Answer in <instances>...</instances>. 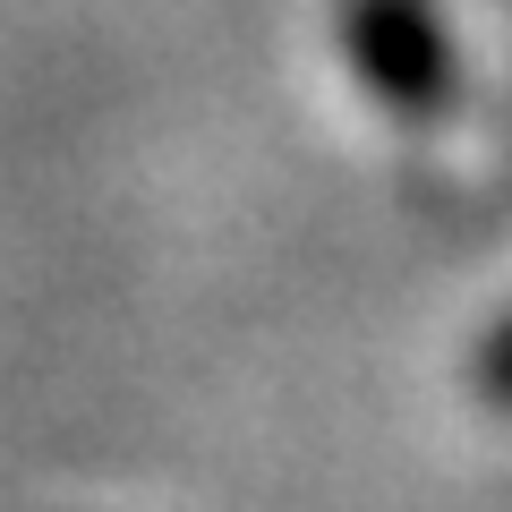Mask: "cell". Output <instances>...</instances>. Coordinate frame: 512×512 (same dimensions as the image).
I'll list each match as a JSON object with an SVG mask.
<instances>
[{"mask_svg": "<svg viewBox=\"0 0 512 512\" xmlns=\"http://www.w3.org/2000/svg\"><path fill=\"white\" fill-rule=\"evenodd\" d=\"M478 393L512 410V316H504V325L487 333V350H478Z\"/></svg>", "mask_w": 512, "mask_h": 512, "instance_id": "2", "label": "cell"}, {"mask_svg": "<svg viewBox=\"0 0 512 512\" xmlns=\"http://www.w3.org/2000/svg\"><path fill=\"white\" fill-rule=\"evenodd\" d=\"M342 52L359 69V86L376 103L410 111V120L444 111L453 86H461L453 35H444V18L427 0H342Z\"/></svg>", "mask_w": 512, "mask_h": 512, "instance_id": "1", "label": "cell"}]
</instances>
